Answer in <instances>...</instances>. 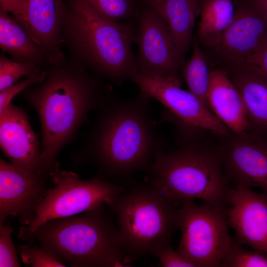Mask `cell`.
Returning <instances> with one entry per match:
<instances>
[{"label":"cell","mask_w":267,"mask_h":267,"mask_svg":"<svg viewBox=\"0 0 267 267\" xmlns=\"http://www.w3.org/2000/svg\"><path fill=\"white\" fill-rule=\"evenodd\" d=\"M23 262L33 267H67L41 247L23 245L18 248Z\"/></svg>","instance_id":"obj_26"},{"label":"cell","mask_w":267,"mask_h":267,"mask_svg":"<svg viewBox=\"0 0 267 267\" xmlns=\"http://www.w3.org/2000/svg\"><path fill=\"white\" fill-rule=\"evenodd\" d=\"M226 210L193 200L179 205L181 237L177 251L197 267H221L232 242Z\"/></svg>","instance_id":"obj_9"},{"label":"cell","mask_w":267,"mask_h":267,"mask_svg":"<svg viewBox=\"0 0 267 267\" xmlns=\"http://www.w3.org/2000/svg\"><path fill=\"white\" fill-rule=\"evenodd\" d=\"M221 267H267V253L247 250L232 241Z\"/></svg>","instance_id":"obj_23"},{"label":"cell","mask_w":267,"mask_h":267,"mask_svg":"<svg viewBox=\"0 0 267 267\" xmlns=\"http://www.w3.org/2000/svg\"><path fill=\"white\" fill-rule=\"evenodd\" d=\"M234 12L231 0H203L197 30L200 42L214 48L232 21Z\"/></svg>","instance_id":"obj_21"},{"label":"cell","mask_w":267,"mask_h":267,"mask_svg":"<svg viewBox=\"0 0 267 267\" xmlns=\"http://www.w3.org/2000/svg\"><path fill=\"white\" fill-rule=\"evenodd\" d=\"M43 68L33 63L14 61L3 52L0 56V91L16 83L21 77L30 76Z\"/></svg>","instance_id":"obj_25"},{"label":"cell","mask_w":267,"mask_h":267,"mask_svg":"<svg viewBox=\"0 0 267 267\" xmlns=\"http://www.w3.org/2000/svg\"><path fill=\"white\" fill-rule=\"evenodd\" d=\"M29 0H0V9L12 14L22 26L26 18Z\"/></svg>","instance_id":"obj_30"},{"label":"cell","mask_w":267,"mask_h":267,"mask_svg":"<svg viewBox=\"0 0 267 267\" xmlns=\"http://www.w3.org/2000/svg\"><path fill=\"white\" fill-rule=\"evenodd\" d=\"M7 12L0 9V47L14 61L45 68L49 64L43 48Z\"/></svg>","instance_id":"obj_20"},{"label":"cell","mask_w":267,"mask_h":267,"mask_svg":"<svg viewBox=\"0 0 267 267\" xmlns=\"http://www.w3.org/2000/svg\"><path fill=\"white\" fill-rule=\"evenodd\" d=\"M227 202V221L235 232L237 242L267 253V194L230 188Z\"/></svg>","instance_id":"obj_14"},{"label":"cell","mask_w":267,"mask_h":267,"mask_svg":"<svg viewBox=\"0 0 267 267\" xmlns=\"http://www.w3.org/2000/svg\"><path fill=\"white\" fill-rule=\"evenodd\" d=\"M182 74L189 91L210 109L207 99L210 71L205 54L196 38L193 41L191 56L183 65Z\"/></svg>","instance_id":"obj_22"},{"label":"cell","mask_w":267,"mask_h":267,"mask_svg":"<svg viewBox=\"0 0 267 267\" xmlns=\"http://www.w3.org/2000/svg\"><path fill=\"white\" fill-rule=\"evenodd\" d=\"M174 151H159L146 171L145 182L177 204L200 199L226 210L231 187L224 173L220 149L196 142L179 144Z\"/></svg>","instance_id":"obj_5"},{"label":"cell","mask_w":267,"mask_h":267,"mask_svg":"<svg viewBox=\"0 0 267 267\" xmlns=\"http://www.w3.org/2000/svg\"><path fill=\"white\" fill-rule=\"evenodd\" d=\"M203 0H145L165 20L184 55L192 40L195 19Z\"/></svg>","instance_id":"obj_19"},{"label":"cell","mask_w":267,"mask_h":267,"mask_svg":"<svg viewBox=\"0 0 267 267\" xmlns=\"http://www.w3.org/2000/svg\"><path fill=\"white\" fill-rule=\"evenodd\" d=\"M46 70L43 68L25 80L0 91V112L11 104L12 99L30 86L42 82L45 78Z\"/></svg>","instance_id":"obj_28"},{"label":"cell","mask_w":267,"mask_h":267,"mask_svg":"<svg viewBox=\"0 0 267 267\" xmlns=\"http://www.w3.org/2000/svg\"><path fill=\"white\" fill-rule=\"evenodd\" d=\"M179 205L146 182H134L107 205L116 215L128 264L170 244L178 229Z\"/></svg>","instance_id":"obj_6"},{"label":"cell","mask_w":267,"mask_h":267,"mask_svg":"<svg viewBox=\"0 0 267 267\" xmlns=\"http://www.w3.org/2000/svg\"><path fill=\"white\" fill-rule=\"evenodd\" d=\"M46 70L42 82L20 94L39 116V173L49 176L60 151L73 140L89 112L96 110L112 91L101 77L69 57L49 65Z\"/></svg>","instance_id":"obj_2"},{"label":"cell","mask_w":267,"mask_h":267,"mask_svg":"<svg viewBox=\"0 0 267 267\" xmlns=\"http://www.w3.org/2000/svg\"><path fill=\"white\" fill-rule=\"evenodd\" d=\"M48 176L24 171L0 159V223L9 216L23 225L34 221L47 189Z\"/></svg>","instance_id":"obj_11"},{"label":"cell","mask_w":267,"mask_h":267,"mask_svg":"<svg viewBox=\"0 0 267 267\" xmlns=\"http://www.w3.org/2000/svg\"><path fill=\"white\" fill-rule=\"evenodd\" d=\"M159 259V265L164 267H197L191 261L184 257L170 244L159 250L155 254Z\"/></svg>","instance_id":"obj_29"},{"label":"cell","mask_w":267,"mask_h":267,"mask_svg":"<svg viewBox=\"0 0 267 267\" xmlns=\"http://www.w3.org/2000/svg\"><path fill=\"white\" fill-rule=\"evenodd\" d=\"M266 14H267V4L266 5Z\"/></svg>","instance_id":"obj_33"},{"label":"cell","mask_w":267,"mask_h":267,"mask_svg":"<svg viewBox=\"0 0 267 267\" xmlns=\"http://www.w3.org/2000/svg\"><path fill=\"white\" fill-rule=\"evenodd\" d=\"M135 34L129 24L100 17L85 0H71L67 6L62 39L68 57L115 84L137 73L132 47Z\"/></svg>","instance_id":"obj_3"},{"label":"cell","mask_w":267,"mask_h":267,"mask_svg":"<svg viewBox=\"0 0 267 267\" xmlns=\"http://www.w3.org/2000/svg\"><path fill=\"white\" fill-rule=\"evenodd\" d=\"M140 92L160 102L165 107L161 121L173 124L179 143L195 141V132L207 130L226 136L227 127L198 97L181 88L178 77L147 76L135 73L130 79Z\"/></svg>","instance_id":"obj_8"},{"label":"cell","mask_w":267,"mask_h":267,"mask_svg":"<svg viewBox=\"0 0 267 267\" xmlns=\"http://www.w3.org/2000/svg\"><path fill=\"white\" fill-rule=\"evenodd\" d=\"M102 18L115 23L129 17L134 10L133 0H85Z\"/></svg>","instance_id":"obj_24"},{"label":"cell","mask_w":267,"mask_h":267,"mask_svg":"<svg viewBox=\"0 0 267 267\" xmlns=\"http://www.w3.org/2000/svg\"><path fill=\"white\" fill-rule=\"evenodd\" d=\"M106 206L102 204L79 215L48 221L25 242L37 241L49 254L70 267H129L112 211Z\"/></svg>","instance_id":"obj_4"},{"label":"cell","mask_w":267,"mask_h":267,"mask_svg":"<svg viewBox=\"0 0 267 267\" xmlns=\"http://www.w3.org/2000/svg\"><path fill=\"white\" fill-rule=\"evenodd\" d=\"M49 176L54 186L47 189L32 222L20 229L18 238L24 241L45 222L76 215L102 204L108 205L126 189L123 185L96 176L82 180L74 172L61 170L57 161Z\"/></svg>","instance_id":"obj_7"},{"label":"cell","mask_w":267,"mask_h":267,"mask_svg":"<svg viewBox=\"0 0 267 267\" xmlns=\"http://www.w3.org/2000/svg\"><path fill=\"white\" fill-rule=\"evenodd\" d=\"M226 65L224 70L243 101L248 129L267 131V78L245 63Z\"/></svg>","instance_id":"obj_18"},{"label":"cell","mask_w":267,"mask_h":267,"mask_svg":"<svg viewBox=\"0 0 267 267\" xmlns=\"http://www.w3.org/2000/svg\"><path fill=\"white\" fill-rule=\"evenodd\" d=\"M267 44L266 6L258 0L234 8L232 21L214 49L226 63L240 64Z\"/></svg>","instance_id":"obj_12"},{"label":"cell","mask_w":267,"mask_h":267,"mask_svg":"<svg viewBox=\"0 0 267 267\" xmlns=\"http://www.w3.org/2000/svg\"><path fill=\"white\" fill-rule=\"evenodd\" d=\"M244 63L267 78V44L249 56Z\"/></svg>","instance_id":"obj_31"},{"label":"cell","mask_w":267,"mask_h":267,"mask_svg":"<svg viewBox=\"0 0 267 267\" xmlns=\"http://www.w3.org/2000/svg\"><path fill=\"white\" fill-rule=\"evenodd\" d=\"M0 146L12 165L27 172L39 173L41 149L37 136L26 113L12 103L0 112Z\"/></svg>","instance_id":"obj_15"},{"label":"cell","mask_w":267,"mask_h":267,"mask_svg":"<svg viewBox=\"0 0 267 267\" xmlns=\"http://www.w3.org/2000/svg\"><path fill=\"white\" fill-rule=\"evenodd\" d=\"M11 220L6 224L0 223V267H19L20 264L13 244L11 234L13 231Z\"/></svg>","instance_id":"obj_27"},{"label":"cell","mask_w":267,"mask_h":267,"mask_svg":"<svg viewBox=\"0 0 267 267\" xmlns=\"http://www.w3.org/2000/svg\"><path fill=\"white\" fill-rule=\"evenodd\" d=\"M207 99L214 115L233 133H240L248 129L243 101L224 70L210 71Z\"/></svg>","instance_id":"obj_17"},{"label":"cell","mask_w":267,"mask_h":267,"mask_svg":"<svg viewBox=\"0 0 267 267\" xmlns=\"http://www.w3.org/2000/svg\"><path fill=\"white\" fill-rule=\"evenodd\" d=\"M233 134L220 149L229 182L234 187H259L267 194V144L246 132Z\"/></svg>","instance_id":"obj_13"},{"label":"cell","mask_w":267,"mask_h":267,"mask_svg":"<svg viewBox=\"0 0 267 267\" xmlns=\"http://www.w3.org/2000/svg\"><path fill=\"white\" fill-rule=\"evenodd\" d=\"M149 99L141 92L131 99L110 94L96 110L84 142L71 154L73 166L91 163L95 176L125 187L133 184L134 176L147 171L165 150Z\"/></svg>","instance_id":"obj_1"},{"label":"cell","mask_w":267,"mask_h":267,"mask_svg":"<svg viewBox=\"0 0 267 267\" xmlns=\"http://www.w3.org/2000/svg\"><path fill=\"white\" fill-rule=\"evenodd\" d=\"M134 43L138 47L137 73L179 77L184 55L165 20L151 7L139 16Z\"/></svg>","instance_id":"obj_10"},{"label":"cell","mask_w":267,"mask_h":267,"mask_svg":"<svg viewBox=\"0 0 267 267\" xmlns=\"http://www.w3.org/2000/svg\"><path fill=\"white\" fill-rule=\"evenodd\" d=\"M263 4L266 6L267 4V0H260Z\"/></svg>","instance_id":"obj_32"},{"label":"cell","mask_w":267,"mask_h":267,"mask_svg":"<svg viewBox=\"0 0 267 267\" xmlns=\"http://www.w3.org/2000/svg\"><path fill=\"white\" fill-rule=\"evenodd\" d=\"M67 6L65 0H29L22 26L43 48L49 65L61 62L62 28Z\"/></svg>","instance_id":"obj_16"}]
</instances>
